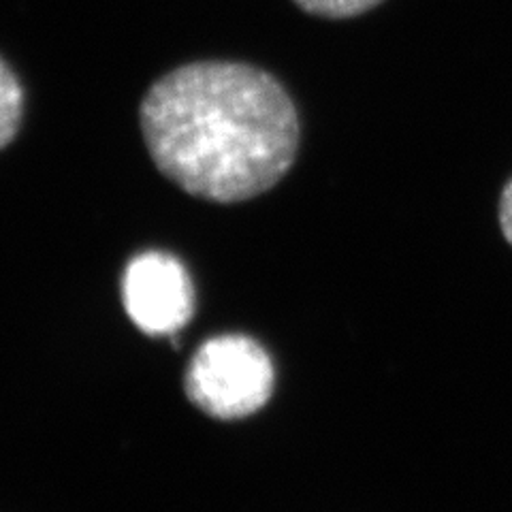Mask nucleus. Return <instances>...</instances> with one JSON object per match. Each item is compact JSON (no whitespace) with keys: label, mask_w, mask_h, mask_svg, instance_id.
<instances>
[{"label":"nucleus","mask_w":512,"mask_h":512,"mask_svg":"<svg viewBox=\"0 0 512 512\" xmlns=\"http://www.w3.org/2000/svg\"><path fill=\"white\" fill-rule=\"evenodd\" d=\"M500 229L506 242L512 246V178L506 182L500 197Z\"/></svg>","instance_id":"nucleus-6"},{"label":"nucleus","mask_w":512,"mask_h":512,"mask_svg":"<svg viewBox=\"0 0 512 512\" xmlns=\"http://www.w3.org/2000/svg\"><path fill=\"white\" fill-rule=\"evenodd\" d=\"M124 308L148 335H169L192 316V284L171 254L146 252L128 263L122 278Z\"/></svg>","instance_id":"nucleus-3"},{"label":"nucleus","mask_w":512,"mask_h":512,"mask_svg":"<svg viewBox=\"0 0 512 512\" xmlns=\"http://www.w3.org/2000/svg\"><path fill=\"white\" fill-rule=\"evenodd\" d=\"M274 391V365L267 352L244 335L207 340L186 372V395L214 419L233 421L261 410Z\"/></svg>","instance_id":"nucleus-2"},{"label":"nucleus","mask_w":512,"mask_h":512,"mask_svg":"<svg viewBox=\"0 0 512 512\" xmlns=\"http://www.w3.org/2000/svg\"><path fill=\"white\" fill-rule=\"evenodd\" d=\"M293 3L318 18L348 20L378 7L382 0H293Z\"/></svg>","instance_id":"nucleus-5"},{"label":"nucleus","mask_w":512,"mask_h":512,"mask_svg":"<svg viewBox=\"0 0 512 512\" xmlns=\"http://www.w3.org/2000/svg\"><path fill=\"white\" fill-rule=\"evenodd\" d=\"M141 133L158 171L188 195L248 201L293 167L299 118L274 75L244 62L184 64L143 96Z\"/></svg>","instance_id":"nucleus-1"},{"label":"nucleus","mask_w":512,"mask_h":512,"mask_svg":"<svg viewBox=\"0 0 512 512\" xmlns=\"http://www.w3.org/2000/svg\"><path fill=\"white\" fill-rule=\"evenodd\" d=\"M24 111V90L18 75L0 58V150L20 131Z\"/></svg>","instance_id":"nucleus-4"}]
</instances>
